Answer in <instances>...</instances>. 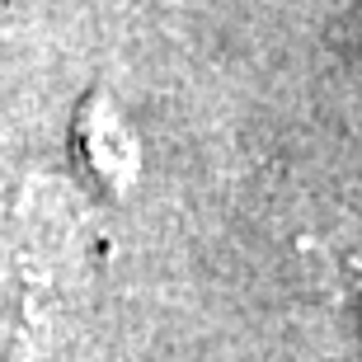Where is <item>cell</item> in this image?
Returning a JSON list of instances; mask_svg holds the SVG:
<instances>
[{
	"label": "cell",
	"mask_w": 362,
	"mask_h": 362,
	"mask_svg": "<svg viewBox=\"0 0 362 362\" xmlns=\"http://www.w3.org/2000/svg\"><path fill=\"white\" fill-rule=\"evenodd\" d=\"M353 19H358V33H362V5H358V10H353ZM353 19H349V24H353Z\"/></svg>",
	"instance_id": "1"
}]
</instances>
